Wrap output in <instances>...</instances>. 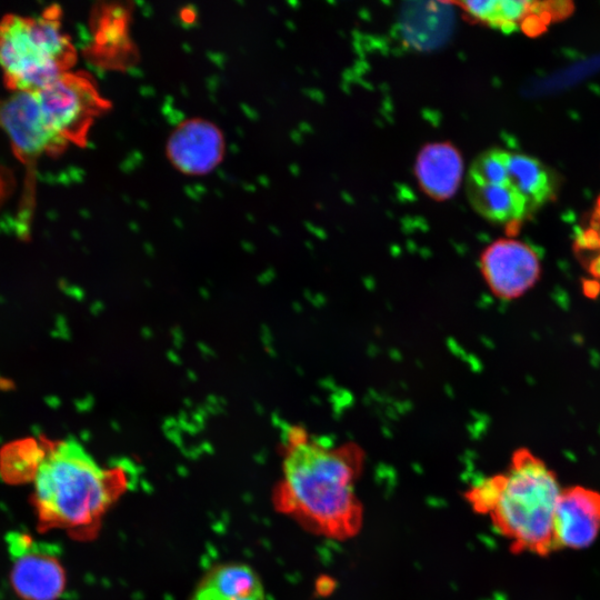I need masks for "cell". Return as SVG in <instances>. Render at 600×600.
I'll return each instance as SVG.
<instances>
[{
	"label": "cell",
	"instance_id": "6da1fadb",
	"mask_svg": "<svg viewBox=\"0 0 600 600\" xmlns=\"http://www.w3.org/2000/svg\"><path fill=\"white\" fill-rule=\"evenodd\" d=\"M358 462L342 448L327 447L296 429L289 431L278 507L316 533L333 539L352 537L362 518L356 493Z\"/></svg>",
	"mask_w": 600,
	"mask_h": 600
},
{
	"label": "cell",
	"instance_id": "7a4b0ae2",
	"mask_svg": "<svg viewBox=\"0 0 600 600\" xmlns=\"http://www.w3.org/2000/svg\"><path fill=\"white\" fill-rule=\"evenodd\" d=\"M43 443L31 494L38 529L86 538L126 489L127 478L120 468L100 466L73 438Z\"/></svg>",
	"mask_w": 600,
	"mask_h": 600
},
{
	"label": "cell",
	"instance_id": "3957f363",
	"mask_svg": "<svg viewBox=\"0 0 600 600\" xmlns=\"http://www.w3.org/2000/svg\"><path fill=\"white\" fill-rule=\"evenodd\" d=\"M561 489L554 471L521 448L504 473L481 480L468 499L476 511L490 516L512 551L547 557L558 551L552 524Z\"/></svg>",
	"mask_w": 600,
	"mask_h": 600
},
{
	"label": "cell",
	"instance_id": "277c9868",
	"mask_svg": "<svg viewBox=\"0 0 600 600\" xmlns=\"http://www.w3.org/2000/svg\"><path fill=\"white\" fill-rule=\"evenodd\" d=\"M77 52L62 30L58 7L39 16L0 19V67L11 91L38 90L70 71Z\"/></svg>",
	"mask_w": 600,
	"mask_h": 600
},
{
	"label": "cell",
	"instance_id": "5b68a950",
	"mask_svg": "<svg viewBox=\"0 0 600 600\" xmlns=\"http://www.w3.org/2000/svg\"><path fill=\"white\" fill-rule=\"evenodd\" d=\"M33 91L48 130L64 148L83 144L93 120L109 106L84 72L68 71Z\"/></svg>",
	"mask_w": 600,
	"mask_h": 600
},
{
	"label": "cell",
	"instance_id": "8992f818",
	"mask_svg": "<svg viewBox=\"0 0 600 600\" xmlns=\"http://www.w3.org/2000/svg\"><path fill=\"white\" fill-rule=\"evenodd\" d=\"M12 566L11 588L21 600H58L67 586L66 569L58 556L26 533L8 538Z\"/></svg>",
	"mask_w": 600,
	"mask_h": 600
},
{
	"label": "cell",
	"instance_id": "52a82bcc",
	"mask_svg": "<svg viewBox=\"0 0 600 600\" xmlns=\"http://www.w3.org/2000/svg\"><path fill=\"white\" fill-rule=\"evenodd\" d=\"M0 128L23 161H32L43 153L57 154L64 149L48 130L34 91H12L0 99Z\"/></svg>",
	"mask_w": 600,
	"mask_h": 600
},
{
	"label": "cell",
	"instance_id": "ba28073f",
	"mask_svg": "<svg viewBox=\"0 0 600 600\" xmlns=\"http://www.w3.org/2000/svg\"><path fill=\"white\" fill-rule=\"evenodd\" d=\"M481 269L494 294L514 299L536 283L540 274V261L537 252L527 243L500 239L483 251Z\"/></svg>",
	"mask_w": 600,
	"mask_h": 600
},
{
	"label": "cell",
	"instance_id": "9c48e42d",
	"mask_svg": "<svg viewBox=\"0 0 600 600\" xmlns=\"http://www.w3.org/2000/svg\"><path fill=\"white\" fill-rule=\"evenodd\" d=\"M226 141L222 131L211 121L191 118L172 131L166 154L174 169L187 176H203L223 159Z\"/></svg>",
	"mask_w": 600,
	"mask_h": 600
},
{
	"label": "cell",
	"instance_id": "30bf717a",
	"mask_svg": "<svg viewBox=\"0 0 600 600\" xmlns=\"http://www.w3.org/2000/svg\"><path fill=\"white\" fill-rule=\"evenodd\" d=\"M552 530L558 550L591 546L600 533V492L584 486L562 488Z\"/></svg>",
	"mask_w": 600,
	"mask_h": 600
},
{
	"label": "cell",
	"instance_id": "8fae6325",
	"mask_svg": "<svg viewBox=\"0 0 600 600\" xmlns=\"http://www.w3.org/2000/svg\"><path fill=\"white\" fill-rule=\"evenodd\" d=\"M191 600H266L260 577L246 563L228 562L210 569Z\"/></svg>",
	"mask_w": 600,
	"mask_h": 600
},
{
	"label": "cell",
	"instance_id": "7c38bea8",
	"mask_svg": "<svg viewBox=\"0 0 600 600\" xmlns=\"http://www.w3.org/2000/svg\"><path fill=\"white\" fill-rule=\"evenodd\" d=\"M460 153L449 143H432L422 149L416 163V174L423 191L444 200L453 196L462 178Z\"/></svg>",
	"mask_w": 600,
	"mask_h": 600
},
{
	"label": "cell",
	"instance_id": "4fadbf2b",
	"mask_svg": "<svg viewBox=\"0 0 600 600\" xmlns=\"http://www.w3.org/2000/svg\"><path fill=\"white\" fill-rule=\"evenodd\" d=\"M467 196L473 209L493 223L513 228L532 213L510 181L497 184L467 182Z\"/></svg>",
	"mask_w": 600,
	"mask_h": 600
},
{
	"label": "cell",
	"instance_id": "5bb4252c",
	"mask_svg": "<svg viewBox=\"0 0 600 600\" xmlns=\"http://www.w3.org/2000/svg\"><path fill=\"white\" fill-rule=\"evenodd\" d=\"M508 171L511 184L526 199L531 212L554 197L556 178L531 156L510 152Z\"/></svg>",
	"mask_w": 600,
	"mask_h": 600
},
{
	"label": "cell",
	"instance_id": "9a60e30c",
	"mask_svg": "<svg viewBox=\"0 0 600 600\" xmlns=\"http://www.w3.org/2000/svg\"><path fill=\"white\" fill-rule=\"evenodd\" d=\"M461 4L476 20L503 32L522 28L530 18L546 8V2L516 0L467 1Z\"/></svg>",
	"mask_w": 600,
	"mask_h": 600
},
{
	"label": "cell",
	"instance_id": "2e32d148",
	"mask_svg": "<svg viewBox=\"0 0 600 600\" xmlns=\"http://www.w3.org/2000/svg\"><path fill=\"white\" fill-rule=\"evenodd\" d=\"M44 453V443L20 441L3 448L0 453V473L4 481L23 483L33 481Z\"/></svg>",
	"mask_w": 600,
	"mask_h": 600
},
{
	"label": "cell",
	"instance_id": "e0dca14e",
	"mask_svg": "<svg viewBox=\"0 0 600 600\" xmlns=\"http://www.w3.org/2000/svg\"><path fill=\"white\" fill-rule=\"evenodd\" d=\"M592 224L594 229H591L582 237L583 242L587 247H600V199L596 209V212L592 218Z\"/></svg>",
	"mask_w": 600,
	"mask_h": 600
}]
</instances>
